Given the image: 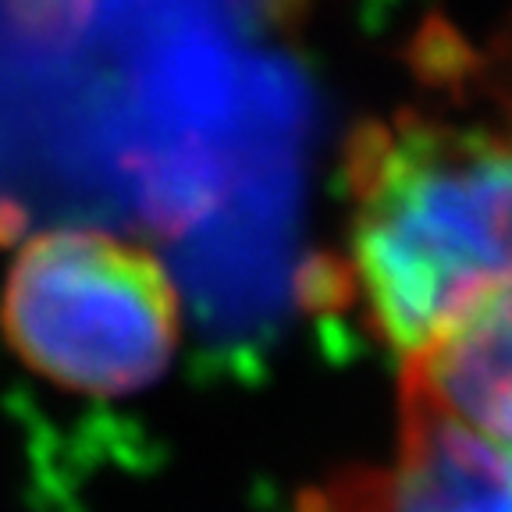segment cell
Returning <instances> with one entry per match:
<instances>
[{
	"label": "cell",
	"mask_w": 512,
	"mask_h": 512,
	"mask_svg": "<svg viewBox=\"0 0 512 512\" xmlns=\"http://www.w3.org/2000/svg\"><path fill=\"white\" fill-rule=\"evenodd\" d=\"M178 292L153 253L93 228H54L18 249L0 331L32 374L72 395L125 399L178 349Z\"/></svg>",
	"instance_id": "7a4b0ae2"
},
{
	"label": "cell",
	"mask_w": 512,
	"mask_h": 512,
	"mask_svg": "<svg viewBox=\"0 0 512 512\" xmlns=\"http://www.w3.org/2000/svg\"><path fill=\"white\" fill-rule=\"evenodd\" d=\"M296 512H512V448L399 392L395 456L335 473Z\"/></svg>",
	"instance_id": "3957f363"
},
{
	"label": "cell",
	"mask_w": 512,
	"mask_h": 512,
	"mask_svg": "<svg viewBox=\"0 0 512 512\" xmlns=\"http://www.w3.org/2000/svg\"><path fill=\"white\" fill-rule=\"evenodd\" d=\"M345 260L399 360L512 285V114L402 107L363 121L345 146Z\"/></svg>",
	"instance_id": "6da1fadb"
},
{
	"label": "cell",
	"mask_w": 512,
	"mask_h": 512,
	"mask_svg": "<svg viewBox=\"0 0 512 512\" xmlns=\"http://www.w3.org/2000/svg\"><path fill=\"white\" fill-rule=\"evenodd\" d=\"M399 392L512 448V285L466 306L402 360Z\"/></svg>",
	"instance_id": "277c9868"
}]
</instances>
